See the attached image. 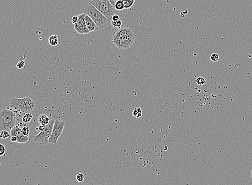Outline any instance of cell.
Returning a JSON list of instances; mask_svg holds the SVG:
<instances>
[{
  "label": "cell",
  "instance_id": "1",
  "mask_svg": "<svg viewBox=\"0 0 252 185\" xmlns=\"http://www.w3.org/2000/svg\"><path fill=\"white\" fill-rule=\"evenodd\" d=\"M18 112L8 107L0 111V131H10L16 125V119L18 117Z\"/></svg>",
  "mask_w": 252,
  "mask_h": 185
},
{
  "label": "cell",
  "instance_id": "2",
  "mask_svg": "<svg viewBox=\"0 0 252 185\" xmlns=\"http://www.w3.org/2000/svg\"><path fill=\"white\" fill-rule=\"evenodd\" d=\"M35 106V102L29 96L24 98L13 97L10 101L8 107L15 111L25 114L32 111Z\"/></svg>",
  "mask_w": 252,
  "mask_h": 185
},
{
  "label": "cell",
  "instance_id": "3",
  "mask_svg": "<svg viewBox=\"0 0 252 185\" xmlns=\"http://www.w3.org/2000/svg\"><path fill=\"white\" fill-rule=\"evenodd\" d=\"M84 14L89 16L95 22L98 29H103L110 24L111 19L106 17L93 6L89 3L84 9Z\"/></svg>",
  "mask_w": 252,
  "mask_h": 185
},
{
  "label": "cell",
  "instance_id": "4",
  "mask_svg": "<svg viewBox=\"0 0 252 185\" xmlns=\"http://www.w3.org/2000/svg\"><path fill=\"white\" fill-rule=\"evenodd\" d=\"M89 3L110 19H112L113 15L116 14V9L108 0H92Z\"/></svg>",
  "mask_w": 252,
  "mask_h": 185
},
{
  "label": "cell",
  "instance_id": "5",
  "mask_svg": "<svg viewBox=\"0 0 252 185\" xmlns=\"http://www.w3.org/2000/svg\"><path fill=\"white\" fill-rule=\"evenodd\" d=\"M55 121L50 120L47 125L45 126V129L42 132L39 133L33 138V141L39 144L46 145L48 144V139L52 134Z\"/></svg>",
  "mask_w": 252,
  "mask_h": 185
},
{
  "label": "cell",
  "instance_id": "6",
  "mask_svg": "<svg viewBox=\"0 0 252 185\" xmlns=\"http://www.w3.org/2000/svg\"><path fill=\"white\" fill-rule=\"evenodd\" d=\"M65 126V123L63 121L56 120L54 124L52 134L48 139V144H57L58 139L62 135Z\"/></svg>",
  "mask_w": 252,
  "mask_h": 185
},
{
  "label": "cell",
  "instance_id": "7",
  "mask_svg": "<svg viewBox=\"0 0 252 185\" xmlns=\"http://www.w3.org/2000/svg\"><path fill=\"white\" fill-rule=\"evenodd\" d=\"M135 39V34L134 33L133 34L128 35L122 38L116 39L112 41L114 44L116 45L120 49H127L133 44L134 41Z\"/></svg>",
  "mask_w": 252,
  "mask_h": 185
},
{
  "label": "cell",
  "instance_id": "8",
  "mask_svg": "<svg viewBox=\"0 0 252 185\" xmlns=\"http://www.w3.org/2000/svg\"><path fill=\"white\" fill-rule=\"evenodd\" d=\"M85 14L84 13L78 15L77 23L74 24L75 29L80 34H88L90 33L86 26L85 22Z\"/></svg>",
  "mask_w": 252,
  "mask_h": 185
},
{
  "label": "cell",
  "instance_id": "9",
  "mask_svg": "<svg viewBox=\"0 0 252 185\" xmlns=\"http://www.w3.org/2000/svg\"><path fill=\"white\" fill-rule=\"evenodd\" d=\"M133 31L129 28L128 27H124V28H120L119 29H117L112 36V41L115 40L116 39L122 38L126 37L128 35H131L134 34Z\"/></svg>",
  "mask_w": 252,
  "mask_h": 185
},
{
  "label": "cell",
  "instance_id": "10",
  "mask_svg": "<svg viewBox=\"0 0 252 185\" xmlns=\"http://www.w3.org/2000/svg\"><path fill=\"white\" fill-rule=\"evenodd\" d=\"M85 22L86 24V26L88 29L89 30L90 33L98 30V27L95 24V22L92 21V19L89 17V16L85 14Z\"/></svg>",
  "mask_w": 252,
  "mask_h": 185
},
{
  "label": "cell",
  "instance_id": "11",
  "mask_svg": "<svg viewBox=\"0 0 252 185\" xmlns=\"http://www.w3.org/2000/svg\"><path fill=\"white\" fill-rule=\"evenodd\" d=\"M10 135L11 136H15L17 138L22 136L23 135L22 133V128L19 126L18 125H16L15 126L12 128V129H11Z\"/></svg>",
  "mask_w": 252,
  "mask_h": 185
},
{
  "label": "cell",
  "instance_id": "12",
  "mask_svg": "<svg viewBox=\"0 0 252 185\" xmlns=\"http://www.w3.org/2000/svg\"><path fill=\"white\" fill-rule=\"evenodd\" d=\"M50 121V117L45 114H42L40 115L38 118L39 123L44 126H46V125H47Z\"/></svg>",
  "mask_w": 252,
  "mask_h": 185
},
{
  "label": "cell",
  "instance_id": "13",
  "mask_svg": "<svg viewBox=\"0 0 252 185\" xmlns=\"http://www.w3.org/2000/svg\"><path fill=\"white\" fill-rule=\"evenodd\" d=\"M49 44L52 46H57L59 44V40H58V36L57 34H54L52 35L48 39Z\"/></svg>",
  "mask_w": 252,
  "mask_h": 185
},
{
  "label": "cell",
  "instance_id": "14",
  "mask_svg": "<svg viewBox=\"0 0 252 185\" xmlns=\"http://www.w3.org/2000/svg\"><path fill=\"white\" fill-rule=\"evenodd\" d=\"M32 118V115L30 112H27L24 114V115L22 118V121L23 123H29L31 121Z\"/></svg>",
  "mask_w": 252,
  "mask_h": 185
},
{
  "label": "cell",
  "instance_id": "15",
  "mask_svg": "<svg viewBox=\"0 0 252 185\" xmlns=\"http://www.w3.org/2000/svg\"><path fill=\"white\" fill-rule=\"evenodd\" d=\"M27 56V54L24 55V57H21L20 61H19L18 63L16 65V67L19 69H22L25 68V66L26 65V61H25V57Z\"/></svg>",
  "mask_w": 252,
  "mask_h": 185
},
{
  "label": "cell",
  "instance_id": "16",
  "mask_svg": "<svg viewBox=\"0 0 252 185\" xmlns=\"http://www.w3.org/2000/svg\"><path fill=\"white\" fill-rule=\"evenodd\" d=\"M124 9L131 8L135 3V0H122Z\"/></svg>",
  "mask_w": 252,
  "mask_h": 185
},
{
  "label": "cell",
  "instance_id": "17",
  "mask_svg": "<svg viewBox=\"0 0 252 185\" xmlns=\"http://www.w3.org/2000/svg\"><path fill=\"white\" fill-rule=\"evenodd\" d=\"M29 140V136L26 135H23L19 138H17V142L19 144H25L27 141Z\"/></svg>",
  "mask_w": 252,
  "mask_h": 185
},
{
  "label": "cell",
  "instance_id": "18",
  "mask_svg": "<svg viewBox=\"0 0 252 185\" xmlns=\"http://www.w3.org/2000/svg\"><path fill=\"white\" fill-rule=\"evenodd\" d=\"M195 82L198 85H204L207 83V81H206L205 78L200 76V77H198L197 79H196Z\"/></svg>",
  "mask_w": 252,
  "mask_h": 185
},
{
  "label": "cell",
  "instance_id": "19",
  "mask_svg": "<svg viewBox=\"0 0 252 185\" xmlns=\"http://www.w3.org/2000/svg\"><path fill=\"white\" fill-rule=\"evenodd\" d=\"M114 8L116 9V10H122V9H124L122 0H119L116 3Z\"/></svg>",
  "mask_w": 252,
  "mask_h": 185
},
{
  "label": "cell",
  "instance_id": "20",
  "mask_svg": "<svg viewBox=\"0 0 252 185\" xmlns=\"http://www.w3.org/2000/svg\"><path fill=\"white\" fill-rule=\"evenodd\" d=\"M10 136V134L8 131H2L0 133V138L6 139Z\"/></svg>",
  "mask_w": 252,
  "mask_h": 185
},
{
  "label": "cell",
  "instance_id": "21",
  "mask_svg": "<svg viewBox=\"0 0 252 185\" xmlns=\"http://www.w3.org/2000/svg\"><path fill=\"white\" fill-rule=\"evenodd\" d=\"M111 23H112V25L114 27H116V28H118V29H120L121 27L122 21L120 20L116 21H112Z\"/></svg>",
  "mask_w": 252,
  "mask_h": 185
},
{
  "label": "cell",
  "instance_id": "22",
  "mask_svg": "<svg viewBox=\"0 0 252 185\" xmlns=\"http://www.w3.org/2000/svg\"><path fill=\"white\" fill-rule=\"evenodd\" d=\"M30 130L29 127L25 125L22 128V133H23V135L29 136V135L30 134Z\"/></svg>",
  "mask_w": 252,
  "mask_h": 185
},
{
  "label": "cell",
  "instance_id": "23",
  "mask_svg": "<svg viewBox=\"0 0 252 185\" xmlns=\"http://www.w3.org/2000/svg\"><path fill=\"white\" fill-rule=\"evenodd\" d=\"M220 59V57L218 54L217 53H213L210 56V60L211 61L214 62H218Z\"/></svg>",
  "mask_w": 252,
  "mask_h": 185
},
{
  "label": "cell",
  "instance_id": "24",
  "mask_svg": "<svg viewBox=\"0 0 252 185\" xmlns=\"http://www.w3.org/2000/svg\"><path fill=\"white\" fill-rule=\"evenodd\" d=\"M84 178H85L84 175L83 174H81V173L77 174L76 176V178L77 181L80 182V183H82V182H83L84 181Z\"/></svg>",
  "mask_w": 252,
  "mask_h": 185
},
{
  "label": "cell",
  "instance_id": "25",
  "mask_svg": "<svg viewBox=\"0 0 252 185\" xmlns=\"http://www.w3.org/2000/svg\"><path fill=\"white\" fill-rule=\"evenodd\" d=\"M6 148L4 147V146L2 144H0V157L1 156L4 155L5 153H6Z\"/></svg>",
  "mask_w": 252,
  "mask_h": 185
},
{
  "label": "cell",
  "instance_id": "26",
  "mask_svg": "<svg viewBox=\"0 0 252 185\" xmlns=\"http://www.w3.org/2000/svg\"><path fill=\"white\" fill-rule=\"evenodd\" d=\"M45 126L40 125L39 126L37 127L36 128V131L38 133L42 132V131L44 129Z\"/></svg>",
  "mask_w": 252,
  "mask_h": 185
},
{
  "label": "cell",
  "instance_id": "27",
  "mask_svg": "<svg viewBox=\"0 0 252 185\" xmlns=\"http://www.w3.org/2000/svg\"><path fill=\"white\" fill-rule=\"evenodd\" d=\"M137 118H139L141 117L142 116V109H141L140 108H137Z\"/></svg>",
  "mask_w": 252,
  "mask_h": 185
},
{
  "label": "cell",
  "instance_id": "28",
  "mask_svg": "<svg viewBox=\"0 0 252 185\" xmlns=\"http://www.w3.org/2000/svg\"><path fill=\"white\" fill-rule=\"evenodd\" d=\"M111 20L112 21H119V20H120V17H119V16H118V15H113L112 17Z\"/></svg>",
  "mask_w": 252,
  "mask_h": 185
},
{
  "label": "cell",
  "instance_id": "29",
  "mask_svg": "<svg viewBox=\"0 0 252 185\" xmlns=\"http://www.w3.org/2000/svg\"><path fill=\"white\" fill-rule=\"evenodd\" d=\"M77 20H78V16H73V17L72 18L71 22L73 24H75L77 23Z\"/></svg>",
  "mask_w": 252,
  "mask_h": 185
},
{
  "label": "cell",
  "instance_id": "30",
  "mask_svg": "<svg viewBox=\"0 0 252 185\" xmlns=\"http://www.w3.org/2000/svg\"><path fill=\"white\" fill-rule=\"evenodd\" d=\"M10 140L12 142H16L17 141V137H16L15 136H11Z\"/></svg>",
  "mask_w": 252,
  "mask_h": 185
},
{
  "label": "cell",
  "instance_id": "31",
  "mask_svg": "<svg viewBox=\"0 0 252 185\" xmlns=\"http://www.w3.org/2000/svg\"><path fill=\"white\" fill-rule=\"evenodd\" d=\"M110 3H111V4L114 7V6L116 4V3L119 1V0H108Z\"/></svg>",
  "mask_w": 252,
  "mask_h": 185
},
{
  "label": "cell",
  "instance_id": "32",
  "mask_svg": "<svg viewBox=\"0 0 252 185\" xmlns=\"http://www.w3.org/2000/svg\"><path fill=\"white\" fill-rule=\"evenodd\" d=\"M133 116L135 117L136 118H137V108H135V109L134 110L133 112Z\"/></svg>",
  "mask_w": 252,
  "mask_h": 185
},
{
  "label": "cell",
  "instance_id": "33",
  "mask_svg": "<svg viewBox=\"0 0 252 185\" xmlns=\"http://www.w3.org/2000/svg\"><path fill=\"white\" fill-rule=\"evenodd\" d=\"M251 178H252V170H251Z\"/></svg>",
  "mask_w": 252,
  "mask_h": 185
}]
</instances>
